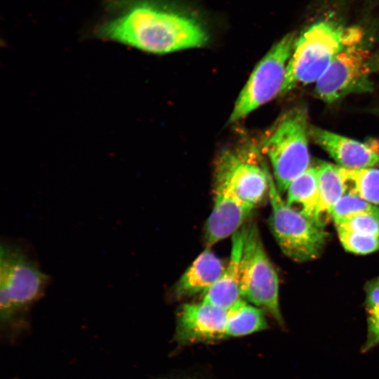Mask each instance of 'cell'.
Here are the masks:
<instances>
[{"label":"cell","instance_id":"1","mask_svg":"<svg viewBox=\"0 0 379 379\" xmlns=\"http://www.w3.org/2000/svg\"><path fill=\"white\" fill-rule=\"evenodd\" d=\"M96 39L153 54L201 47L208 34L199 19L167 0H103Z\"/></svg>","mask_w":379,"mask_h":379},{"label":"cell","instance_id":"2","mask_svg":"<svg viewBox=\"0 0 379 379\" xmlns=\"http://www.w3.org/2000/svg\"><path fill=\"white\" fill-rule=\"evenodd\" d=\"M347 30L336 19L323 18L298 36L279 95L316 83L343 48Z\"/></svg>","mask_w":379,"mask_h":379},{"label":"cell","instance_id":"3","mask_svg":"<svg viewBox=\"0 0 379 379\" xmlns=\"http://www.w3.org/2000/svg\"><path fill=\"white\" fill-rule=\"evenodd\" d=\"M308 112L296 106L285 112L264 138L262 152L270 161L279 193L310 165Z\"/></svg>","mask_w":379,"mask_h":379},{"label":"cell","instance_id":"4","mask_svg":"<svg viewBox=\"0 0 379 379\" xmlns=\"http://www.w3.org/2000/svg\"><path fill=\"white\" fill-rule=\"evenodd\" d=\"M49 281L37 264L19 246L1 243L0 249V317L13 325L44 295Z\"/></svg>","mask_w":379,"mask_h":379},{"label":"cell","instance_id":"5","mask_svg":"<svg viewBox=\"0 0 379 379\" xmlns=\"http://www.w3.org/2000/svg\"><path fill=\"white\" fill-rule=\"evenodd\" d=\"M369 42L362 27L348 26L345 45L316 82L315 93L319 99L332 103L352 93L373 90Z\"/></svg>","mask_w":379,"mask_h":379},{"label":"cell","instance_id":"6","mask_svg":"<svg viewBox=\"0 0 379 379\" xmlns=\"http://www.w3.org/2000/svg\"><path fill=\"white\" fill-rule=\"evenodd\" d=\"M240 261L241 298L268 312L284 325L279 303V279L254 223L244 225Z\"/></svg>","mask_w":379,"mask_h":379},{"label":"cell","instance_id":"7","mask_svg":"<svg viewBox=\"0 0 379 379\" xmlns=\"http://www.w3.org/2000/svg\"><path fill=\"white\" fill-rule=\"evenodd\" d=\"M270 227L282 252L296 262L314 260L322 253L328 233L324 228L288 206L270 176Z\"/></svg>","mask_w":379,"mask_h":379},{"label":"cell","instance_id":"8","mask_svg":"<svg viewBox=\"0 0 379 379\" xmlns=\"http://www.w3.org/2000/svg\"><path fill=\"white\" fill-rule=\"evenodd\" d=\"M297 38L296 32L286 34L255 66L237 98L230 122L243 119L280 95Z\"/></svg>","mask_w":379,"mask_h":379},{"label":"cell","instance_id":"9","mask_svg":"<svg viewBox=\"0 0 379 379\" xmlns=\"http://www.w3.org/2000/svg\"><path fill=\"white\" fill-rule=\"evenodd\" d=\"M270 176L253 146L225 149L217 159L215 180L226 185L240 200L253 207L268 193Z\"/></svg>","mask_w":379,"mask_h":379},{"label":"cell","instance_id":"10","mask_svg":"<svg viewBox=\"0 0 379 379\" xmlns=\"http://www.w3.org/2000/svg\"><path fill=\"white\" fill-rule=\"evenodd\" d=\"M227 310L206 303H185L177 316L175 339L180 345L226 338Z\"/></svg>","mask_w":379,"mask_h":379},{"label":"cell","instance_id":"11","mask_svg":"<svg viewBox=\"0 0 379 379\" xmlns=\"http://www.w3.org/2000/svg\"><path fill=\"white\" fill-rule=\"evenodd\" d=\"M214 205L205 226L207 248L241 228L254 207L240 200L224 183L215 180Z\"/></svg>","mask_w":379,"mask_h":379},{"label":"cell","instance_id":"12","mask_svg":"<svg viewBox=\"0 0 379 379\" xmlns=\"http://www.w3.org/2000/svg\"><path fill=\"white\" fill-rule=\"evenodd\" d=\"M310 137L341 167L357 169L379 164L378 140L361 142L313 126Z\"/></svg>","mask_w":379,"mask_h":379},{"label":"cell","instance_id":"13","mask_svg":"<svg viewBox=\"0 0 379 379\" xmlns=\"http://www.w3.org/2000/svg\"><path fill=\"white\" fill-rule=\"evenodd\" d=\"M242 228L232 236L230 259L217 281L204 293L203 302L228 310L242 299L240 293V261L243 248Z\"/></svg>","mask_w":379,"mask_h":379},{"label":"cell","instance_id":"14","mask_svg":"<svg viewBox=\"0 0 379 379\" xmlns=\"http://www.w3.org/2000/svg\"><path fill=\"white\" fill-rule=\"evenodd\" d=\"M225 267L209 248L193 261L175 286V295L185 298L207 291L220 278Z\"/></svg>","mask_w":379,"mask_h":379},{"label":"cell","instance_id":"15","mask_svg":"<svg viewBox=\"0 0 379 379\" xmlns=\"http://www.w3.org/2000/svg\"><path fill=\"white\" fill-rule=\"evenodd\" d=\"M317 166L319 199L315 222L324 228L332 220L333 208L345 193V188L339 166L324 161L319 162Z\"/></svg>","mask_w":379,"mask_h":379},{"label":"cell","instance_id":"16","mask_svg":"<svg viewBox=\"0 0 379 379\" xmlns=\"http://www.w3.org/2000/svg\"><path fill=\"white\" fill-rule=\"evenodd\" d=\"M286 192L288 206L315 222L319 199L317 166H310L294 179Z\"/></svg>","mask_w":379,"mask_h":379},{"label":"cell","instance_id":"17","mask_svg":"<svg viewBox=\"0 0 379 379\" xmlns=\"http://www.w3.org/2000/svg\"><path fill=\"white\" fill-rule=\"evenodd\" d=\"M267 328L263 310L243 299L227 310L226 338L244 336Z\"/></svg>","mask_w":379,"mask_h":379},{"label":"cell","instance_id":"18","mask_svg":"<svg viewBox=\"0 0 379 379\" xmlns=\"http://www.w3.org/2000/svg\"><path fill=\"white\" fill-rule=\"evenodd\" d=\"M345 192L356 195L375 206H379V168L351 169L339 166Z\"/></svg>","mask_w":379,"mask_h":379},{"label":"cell","instance_id":"19","mask_svg":"<svg viewBox=\"0 0 379 379\" xmlns=\"http://www.w3.org/2000/svg\"><path fill=\"white\" fill-rule=\"evenodd\" d=\"M368 213H379V207L345 192L333 208L332 220L335 223L356 215Z\"/></svg>","mask_w":379,"mask_h":379},{"label":"cell","instance_id":"20","mask_svg":"<svg viewBox=\"0 0 379 379\" xmlns=\"http://www.w3.org/2000/svg\"><path fill=\"white\" fill-rule=\"evenodd\" d=\"M344 248L355 254L365 255L379 250V237L336 228Z\"/></svg>","mask_w":379,"mask_h":379},{"label":"cell","instance_id":"21","mask_svg":"<svg viewBox=\"0 0 379 379\" xmlns=\"http://www.w3.org/2000/svg\"><path fill=\"white\" fill-rule=\"evenodd\" d=\"M334 224L336 228L379 237V213L359 214Z\"/></svg>","mask_w":379,"mask_h":379},{"label":"cell","instance_id":"22","mask_svg":"<svg viewBox=\"0 0 379 379\" xmlns=\"http://www.w3.org/2000/svg\"><path fill=\"white\" fill-rule=\"evenodd\" d=\"M365 306L367 312V325L379 323V278L373 279L366 284Z\"/></svg>","mask_w":379,"mask_h":379},{"label":"cell","instance_id":"23","mask_svg":"<svg viewBox=\"0 0 379 379\" xmlns=\"http://www.w3.org/2000/svg\"><path fill=\"white\" fill-rule=\"evenodd\" d=\"M379 345V323L368 326L367 336L365 343L361 347V352H366Z\"/></svg>","mask_w":379,"mask_h":379},{"label":"cell","instance_id":"24","mask_svg":"<svg viewBox=\"0 0 379 379\" xmlns=\"http://www.w3.org/2000/svg\"><path fill=\"white\" fill-rule=\"evenodd\" d=\"M369 65L372 73L379 74V48L372 52L369 60Z\"/></svg>","mask_w":379,"mask_h":379}]
</instances>
